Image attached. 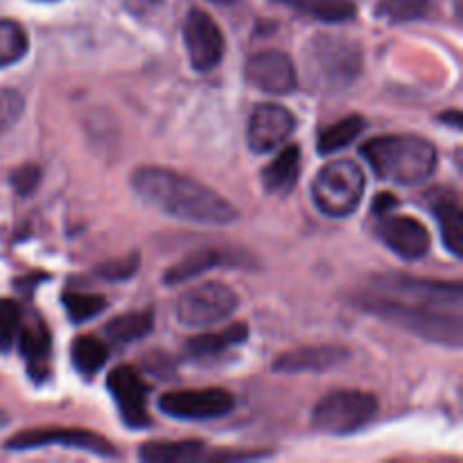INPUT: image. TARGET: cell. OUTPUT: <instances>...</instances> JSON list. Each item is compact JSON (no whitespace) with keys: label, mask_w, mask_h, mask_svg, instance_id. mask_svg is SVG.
<instances>
[{"label":"cell","mask_w":463,"mask_h":463,"mask_svg":"<svg viewBox=\"0 0 463 463\" xmlns=\"http://www.w3.org/2000/svg\"><path fill=\"white\" fill-rule=\"evenodd\" d=\"M131 188L147 206L175 220L203 226H226L238 220L235 206L222 194L167 167H138L131 175Z\"/></svg>","instance_id":"6da1fadb"},{"label":"cell","mask_w":463,"mask_h":463,"mask_svg":"<svg viewBox=\"0 0 463 463\" xmlns=\"http://www.w3.org/2000/svg\"><path fill=\"white\" fill-rule=\"evenodd\" d=\"M362 156L383 181L419 185L437 170V147L420 136H380L362 145Z\"/></svg>","instance_id":"7a4b0ae2"},{"label":"cell","mask_w":463,"mask_h":463,"mask_svg":"<svg viewBox=\"0 0 463 463\" xmlns=\"http://www.w3.org/2000/svg\"><path fill=\"white\" fill-rule=\"evenodd\" d=\"M362 306L373 315L410 330L411 335L443 344V346H461V310L430 306V303H411L393 297H366Z\"/></svg>","instance_id":"3957f363"},{"label":"cell","mask_w":463,"mask_h":463,"mask_svg":"<svg viewBox=\"0 0 463 463\" xmlns=\"http://www.w3.org/2000/svg\"><path fill=\"white\" fill-rule=\"evenodd\" d=\"M307 75L319 89H346L362 72L360 43L344 36L321 34L307 43Z\"/></svg>","instance_id":"277c9868"},{"label":"cell","mask_w":463,"mask_h":463,"mask_svg":"<svg viewBox=\"0 0 463 463\" xmlns=\"http://www.w3.org/2000/svg\"><path fill=\"white\" fill-rule=\"evenodd\" d=\"M366 179L355 161L339 158L317 172L312 181V202L324 215L348 217L362 202Z\"/></svg>","instance_id":"5b68a950"},{"label":"cell","mask_w":463,"mask_h":463,"mask_svg":"<svg viewBox=\"0 0 463 463\" xmlns=\"http://www.w3.org/2000/svg\"><path fill=\"white\" fill-rule=\"evenodd\" d=\"M378 414V398L366 392L342 389L333 392L317 402L312 411V425L321 434L346 437L360 432Z\"/></svg>","instance_id":"8992f818"},{"label":"cell","mask_w":463,"mask_h":463,"mask_svg":"<svg viewBox=\"0 0 463 463\" xmlns=\"http://www.w3.org/2000/svg\"><path fill=\"white\" fill-rule=\"evenodd\" d=\"M238 307V294L224 283H202L190 288L176 301L175 312L179 324L188 328H208L231 317Z\"/></svg>","instance_id":"52a82bcc"},{"label":"cell","mask_w":463,"mask_h":463,"mask_svg":"<svg viewBox=\"0 0 463 463\" xmlns=\"http://www.w3.org/2000/svg\"><path fill=\"white\" fill-rule=\"evenodd\" d=\"M235 407L233 393L226 389H184L163 393L158 410L179 420H211L231 414Z\"/></svg>","instance_id":"ba28073f"},{"label":"cell","mask_w":463,"mask_h":463,"mask_svg":"<svg viewBox=\"0 0 463 463\" xmlns=\"http://www.w3.org/2000/svg\"><path fill=\"white\" fill-rule=\"evenodd\" d=\"M375 289L383 297L402 298L411 303H430V306L461 310L463 288L461 283H441V280H423L414 276L387 274L375 279Z\"/></svg>","instance_id":"9c48e42d"},{"label":"cell","mask_w":463,"mask_h":463,"mask_svg":"<svg viewBox=\"0 0 463 463\" xmlns=\"http://www.w3.org/2000/svg\"><path fill=\"white\" fill-rule=\"evenodd\" d=\"M48 446H61V448H75V450L90 452L98 457H116V448L95 432H86V430L77 428H50V430H27V432H18L16 437L9 439L5 443L7 450H36V448Z\"/></svg>","instance_id":"30bf717a"},{"label":"cell","mask_w":463,"mask_h":463,"mask_svg":"<svg viewBox=\"0 0 463 463\" xmlns=\"http://www.w3.org/2000/svg\"><path fill=\"white\" fill-rule=\"evenodd\" d=\"M107 387L116 401L120 419L125 420L127 428L143 430L149 425L147 398L149 384L145 383L143 375L129 364H122L109 373Z\"/></svg>","instance_id":"8fae6325"},{"label":"cell","mask_w":463,"mask_h":463,"mask_svg":"<svg viewBox=\"0 0 463 463\" xmlns=\"http://www.w3.org/2000/svg\"><path fill=\"white\" fill-rule=\"evenodd\" d=\"M184 39L194 71H211L224 57V34H222L215 18L208 16L202 9H193L188 14L184 25Z\"/></svg>","instance_id":"7c38bea8"},{"label":"cell","mask_w":463,"mask_h":463,"mask_svg":"<svg viewBox=\"0 0 463 463\" xmlns=\"http://www.w3.org/2000/svg\"><path fill=\"white\" fill-rule=\"evenodd\" d=\"M244 77L251 86L271 95H285L297 89L298 77L292 59L279 50L256 52L244 63Z\"/></svg>","instance_id":"4fadbf2b"},{"label":"cell","mask_w":463,"mask_h":463,"mask_svg":"<svg viewBox=\"0 0 463 463\" xmlns=\"http://www.w3.org/2000/svg\"><path fill=\"white\" fill-rule=\"evenodd\" d=\"M297 129V118L280 104H260L249 118L247 143L256 154L280 147Z\"/></svg>","instance_id":"5bb4252c"},{"label":"cell","mask_w":463,"mask_h":463,"mask_svg":"<svg viewBox=\"0 0 463 463\" xmlns=\"http://www.w3.org/2000/svg\"><path fill=\"white\" fill-rule=\"evenodd\" d=\"M378 238L402 260H420L430 251L428 229L414 217L384 213L378 224Z\"/></svg>","instance_id":"9a60e30c"},{"label":"cell","mask_w":463,"mask_h":463,"mask_svg":"<svg viewBox=\"0 0 463 463\" xmlns=\"http://www.w3.org/2000/svg\"><path fill=\"white\" fill-rule=\"evenodd\" d=\"M348 360H351V351L337 346V344L303 346L276 357L274 371H279V373H324L335 366H342Z\"/></svg>","instance_id":"2e32d148"},{"label":"cell","mask_w":463,"mask_h":463,"mask_svg":"<svg viewBox=\"0 0 463 463\" xmlns=\"http://www.w3.org/2000/svg\"><path fill=\"white\" fill-rule=\"evenodd\" d=\"M18 346L27 364V373L34 383H43L50 375V357H52V337L43 321L34 319L18 330Z\"/></svg>","instance_id":"e0dca14e"},{"label":"cell","mask_w":463,"mask_h":463,"mask_svg":"<svg viewBox=\"0 0 463 463\" xmlns=\"http://www.w3.org/2000/svg\"><path fill=\"white\" fill-rule=\"evenodd\" d=\"M432 211L437 217L439 226H441L443 242H446L448 251L452 256H463V208L452 190L446 193H437L432 197Z\"/></svg>","instance_id":"ac0fdd59"},{"label":"cell","mask_w":463,"mask_h":463,"mask_svg":"<svg viewBox=\"0 0 463 463\" xmlns=\"http://www.w3.org/2000/svg\"><path fill=\"white\" fill-rule=\"evenodd\" d=\"M298 170H301V149L297 145H288L262 170V185L271 194H288L297 185Z\"/></svg>","instance_id":"d6986e66"},{"label":"cell","mask_w":463,"mask_h":463,"mask_svg":"<svg viewBox=\"0 0 463 463\" xmlns=\"http://www.w3.org/2000/svg\"><path fill=\"white\" fill-rule=\"evenodd\" d=\"M249 337V326L247 324H233L229 328L220 330V333H206L193 337L185 344V353L194 360H211V357L222 355L224 351H229L231 346H238L244 344Z\"/></svg>","instance_id":"ffe728a7"},{"label":"cell","mask_w":463,"mask_h":463,"mask_svg":"<svg viewBox=\"0 0 463 463\" xmlns=\"http://www.w3.org/2000/svg\"><path fill=\"white\" fill-rule=\"evenodd\" d=\"M138 457L147 463H193L206 459L202 441H152L140 448Z\"/></svg>","instance_id":"44dd1931"},{"label":"cell","mask_w":463,"mask_h":463,"mask_svg":"<svg viewBox=\"0 0 463 463\" xmlns=\"http://www.w3.org/2000/svg\"><path fill=\"white\" fill-rule=\"evenodd\" d=\"M229 260L226 253H222L220 249L215 247H203L193 251L190 256H185L184 260H179L176 265H172L170 269L165 271V283L175 285V283H185L190 279H197L202 276L203 271H211L215 267L224 265Z\"/></svg>","instance_id":"7402d4cb"},{"label":"cell","mask_w":463,"mask_h":463,"mask_svg":"<svg viewBox=\"0 0 463 463\" xmlns=\"http://www.w3.org/2000/svg\"><path fill=\"white\" fill-rule=\"evenodd\" d=\"M366 129V122L362 116H346L344 120L335 122V125L326 127L324 131H319V140H317V149L321 154H335L339 149L348 147V145L355 143V138H360L362 131Z\"/></svg>","instance_id":"603a6c76"},{"label":"cell","mask_w":463,"mask_h":463,"mask_svg":"<svg viewBox=\"0 0 463 463\" xmlns=\"http://www.w3.org/2000/svg\"><path fill=\"white\" fill-rule=\"evenodd\" d=\"M154 328V317L152 312H129V315L116 317L113 321H109L104 333L111 339L113 344H131L143 339L145 335L152 333Z\"/></svg>","instance_id":"cb8c5ba5"},{"label":"cell","mask_w":463,"mask_h":463,"mask_svg":"<svg viewBox=\"0 0 463 463\" xmlns=\"http://www.w3.org/2000/svg\"><path fill=\"white\" fill-rule=\"evenodd\" d=\"M107 346H104L98 337H93V335H84V337H77L75 342H72V366H75L81 375L98 373V371L107 364Z\"/></svg>","instance_id":"d4e9b609"},{"label":"cell","mask_w":463,"mask_h":463,"mask_svg":"<svg viewBox=\"0 0 463 463\" xmlns=\"http://www.w3.org/2000/svg\"><path fill=\"white\" fill-rule=\"evenodd\" d=\"M297 7L324 23L351 21L357 14V5L353 0H298Z\"/></svg>","instance_id":"484cf974"},{"label":"cell","mask_w":463,"mask_h":463,"mask_svg":"<svg viewBox=\"0 0 463 463\" xmlns=\"http://www.w3.org/2000/svg\"><path fill=\"white\" fill-rule=\"evenodd\" d=\"M27 52V34L18 23L0 18V68L21 61Z\"/></svg>","instance_id":"4316f807"},{"label":"cell","mask_w":463,"mask_h":463,"mask_svg":"<svg viewBox=\"0 0 463 463\" xmlns=\"http://www.w3.org/2000/svg\"><path fill=\"white\" fill-rule=\"evenodd\" d=\"M63 307L72 324H84V321L95 319L107 310V298L99 294H84V292H66L63 294Z\"/></svg>","instance_id":"83f0119b"},{"label":"cell","mask_w":463,"mask_h":463,"mask_svg":"<svg viewBox=\"0 0 463 463\" xmlns=\"http://www.w3.org/2000/svg\"><path fill=\"white\" fill-rule=\"evenodd\" d=\"M23 326V310L12 298H0V355L14 346Z\"/></svg>","instance_id":"f1b7e54d"},{"label":"cell","mask_w":463,"mask_h":463,"mask_svg":"<svg viewBox=\"0 0 463 463\" xmlns=\"http://www.w3.org/2000/svg\"><path fill=\"white\" fill-rule=\"evenodd\" d=\"M428 5L430 0H380L378 14L389 23H407L423 16Z\"/></svg>","instance_id":"f546056e"},{"label":"cell","mask_w":463,"mask_h":463,"mask_svg":"<svg viewBox=\"0 0 463 463\" xmlns=\"http://www.w3.org/2000/svg\"><path fill=\"white\" fill-rule=\"evenodd\" d=\"M23 109H25V102L21 93L12 89H0V131L12 129L23 116Z\"/></svg>","instance_id":"4dcf8cb0"},{"label":"cell","mask_w":463,"mask_h":463,"mask_svg":"<svg viewBox=\"0 0 463 463\" xmlns=\"http://www.w3.org/2000/svg\"><path fill=\"white\" fill-rule=\"evenodd\" d=\"M41 181V170L36 165H23L12 175V184L18 194H32Z\"/></svg>","instance_id":"1f68e13d"},{"label":"cell","mask_w":463,"mask_h":463,"mask_svg":"<svg viewBox=\"0 0 463 463\" xmlns=\"http://www.w3.org/2000/svg\"><path fill=\"white\" fill-rule=\"evenodd\" d=\"M136 267H138V256L134 253V256H129L127 260L109 262V265L99 267L98 274L104 276V279H109V280H125L134 274Z\"/></svg>","instance_id":"d6a6232c"},{"label":"cell","mask_w":463,"mask_h":463,"mask_svg":"<svg viewBox=\"0 0 463 463\" xmlns=\"http://www.w3.org/2000/svg\"><path fill=\"white\" fill-rule=\"evenodd\" d=\"M393 206H396V199H393L392 194H380L373 203V211L378 213V215H384V213L392 211Z\"/></svg>","instance_id":"836d02e7"},{"label":"cell","mask_w":463,"mask_h":463,"mask_svg":"<svg viewBox=\"0 0 463 463\" xmlns=\"http://www.w3.org/2000/svg\"><path fill=\"white\" fill-rule=\"evenodd\" d=\"M443 122H450L452 127H457V129H459V127H461V113L455 111L452 116H443Z\"/></svg>","instance_id":"e575fe53"},{"label":"cell","mask_w":463,"mask_h":463,"mask_svg":"<svg viewBox=\"0 0 463 463\" xmlns=\"http://www.w3.org/2000/svg\"><path fill=\"white\" fill-rule=\"evenodd\" d=\"M213 3H217V5H231V3H238V0H213Z\"/></svg>","instance_id":"d590c367"},{"label":"cell","mask_w":463,"mask_h":463,"mask_svg":"<svg viewBox=\"0 0 463 463\" xmlns=\"http://www.w3.org/2000/svg\"><path fill=\"white\" fill-rule=\"evenodd\" d=\"M5 420H7V416H5L3 407H0V425H3V423H5Z\"/></svg>","instance_id":"8d00e7d4"},{"label":"cell","mask_w":463,"mask_h":463,"mask_svg":"<svg viewBox=\"0 0 463 463\" xmlns=\"http://www.w3.org/2000/svg\"><path fill=\"white\" fill-rule=\"evenodd\" d=\"M279 3H288V5H297L298 0H279Z\"/></svg>","instance_id":"74e56055"},{"label":"cell","mask_w":463,"mask_h":463,"mask_svg":"<svg viewBox=\"0 0 463 463\" xmlns=\"http://www.w3.org/2000/svg\"><path fill=\"white\" fill-rule=\"evenodd\" d=\"M43 3H52V0H43Z\"/></svg>","instance_id":"f35d334b"}]
</instances>
